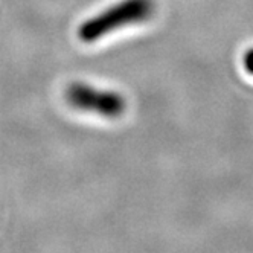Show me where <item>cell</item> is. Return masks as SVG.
Returning a JSON list of instances; mask_svg holds the SVG:
<instances>
[{
    "label": "cell",
    "instance_id": "cell-1",
    "mask_svg": "<svg viewBox=\"0 0 253 253\" xmlns=\"http://www.w3.org/2000/svg\"><path fill=\"white\" fill-rule=\"evenodd\" d=\"M153 0H121L81 23L78 39L87 44L95 43L124 26L145 22L153 15Z\"/></svg>",
    "mask_w": 253,
    "mask_h": 253
},
{
    "label": "cell",
    "instance_id": "cell-2",
    "mask_svg": "<svg viewBox=\"0 0 253 253\" xmlns=\"http://www.w3.org/2000/svg\"><path fill=\"white\" fill-rule=\"evenodd\" d=\"M66 101L78 112L92 113L102 118H119L126 107V102L121 93L84 83L70 84L66 90Z\"/></svg>",
    "mask_w": 253,
    "mask_h": 253
},
{
    "label": "cell",
    "instance_id": "cell-3",
    "mask_svg": "<svg viewBox=\"0 0 253 253\" xmlns=\"http://www.w3.org/2000/svg\"><path fill=\"white\" fill-rule=\"evenodd\" d=\"M243 64H244V69L249 72V74L253 75V49H249V50L244 53Z\"/></svg>",
    "mask_w": 253,
    "mask_h": 253
}]
</instances>
